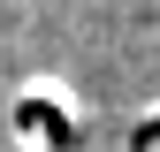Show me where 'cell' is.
I'll return each instance as SVG.
<instances>
[{"label":"cell","instance_id":"7a4b0ae2","mask_svg":"<svg viewBox=\"0 0 160 152\" xmlns=\"http://www.w3.org/2000/svg\"><path fill=\"white\" fill-rule=\"evenodd\" d=\"M130 152H160V107H152V114H137V129H130Z\"/></svg>","mask_w":160,"mask_h":152},{"label":"cell","instance_id":"6da1fadb","mask_svg":"<svg viewBox=\"0 0 160 152\" xmlns=\"http://www.w3.org/2000/svg\"><path fill=\"white\" fill-rule=\"evenodd\" d=\"M76 129H84V122H76V99H69L61 84H23L8 99V137L23 145V152H69Z\"/></svg>","mask_w":160,"mask_h":152}]
</instances>
